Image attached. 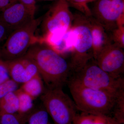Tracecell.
Masks as SVG:
<instances>
[{"label": "cell", "mask_w": 124, "mask_h": 124, "mask_svg": "<svg viewBox=\"0 0 124 124\" xmlns=\"http://www.w3.org/2000/svg\"><path fill=\"white\" fill-rule=\"evenodd\" d=\"M18 1V0H0V13Z\"/></svg>", "instance_id": "26"}, {"label": "cell", "mask_w": 124, "mask_h": 124, "mask_svg": "<svg viewBox=\"0 0 124 124\" xmlns=\"http://www.w3.org/2000/svg\"><path fill=\"white\" fill-rule=\"evenodd\" d=\"M41 100L55 124H72L77 108L74 101L62 88L47 89Z\"/></svg>", "instance_id": "6"}, {"label": "cell", "mask_w": 124, "mask_h": 124, "mask_svg": "<svg viewBox=\"0 0 124 124\" xmlns=\"http://www.w3.org/2000/svg\"><path fill=\"white\" fill-rule=\"evenodd\" d=\"M75 41L73 29L66 31L58 32L49 34L46 39L47 46L60 55L71 53Z\"/></svg>", "instance_id": "11"}, {"label": "cell", "mask_w": 124, "mask_h": 124, "mask_svg": "<svg viewBox=\"0 0 124 124\" xmlns=\"http://www.w3.org/2000/svg\"><path fill=\"white\" fill-rule=\"evenodd\" d=\"M92 16L110 32L124 25V0H95Z\"/></svg>", "instance_id": "7"}, {"label": "cell", "mask_w": 124, "mask_h": 124, "mask_svg": "<svg viewBox=\"0 0 124 124\" xmlns=\"http://www.w3.org/2000/svg\"><path fill=\"white\" fill-rule=\"evenodd\" d=\"M18 99L19 107L18 112L21 115H26L33 107V99L21 89L15 91Z\"/></svg>", "instance_id": "17"}, {"label": "cell", "mask_w": 124, "mask_h": 124, "mask_svg": "<svg viewBox=\"0 0 124 124\" xmlns=\"http://www.w3.org/2000/svg\"><path fill=\"white\" fill-rule=\"evenodd\" d=\"M23 57L35 64L48 89L62 88L67 82L72 71L70 63L46 45L34 44Z\"/></svg>", "instance_id": "1"}, {"label": "cell", "mask_w": 124, "mask_h": 124, "mask_svg": "<svg viewBox=\"0 0 124 124\" xmlns=\"http://www.w3.org/2000/svg\"><path fill=\"white\" fill-rule=\"evenodd\" d=\"M26 119V115L0 114V124H24Z\"/></svg>", "instance_id": "19"}, {"label": "cell", "mask_w": 124, "mask_h": 124, "mask_svg": "<svg viewBox=\"0 0 124 124\" xmlns=\"http://www.w3.org/2000/svg\"><path fill=\"white\" fill-rule=\"evenodd\" d=\"M70 7H72L85 16H92L91 9L88 6L90 2H94L95 0H66Z\"/></svg>", "instance_id": "18"}, {"label": "cell", "mask_w": 124, "mask_h": 124, "mask_svg": "<svg viewBox=\"0 0 124 124\" xmlns=\"http://www.w3.org/2000/svg\"><path fill=\"white\" fill-rule=\"evenodd\" d=\"M114 116L112 117L119 124L124 123V94L116 98L113 111Z\"/></svg>", "instance_id": "20"}, {"label": "cell", "mask_w": 124, "mask_h": 124, "mask_svg": "<svg viewBox=\"0 0 124 124\" xmlns=\"http://www.w3.org/2000/svg\"><path fill=\"white\" fill-rule=\"evenodd\" d=\"M112 42L124 48V25L120 26L110 32Z\"/></svg>", "instance_id": "22"}, {"label": "cell", "mask_w": 124, "mask_h": 124, "mask_svg": "<svg viewBox=\"0 0 124 124\" xmlns=\"http://www.w3.org/2000/svg\"><path fill=\"white\" fill-rule=\"evenodd\" d=\"M20 88L34 100L43 93L44 88L43 80L40 75H38L23 84Z\"/></svg>", "instance_id": "15"}, {"label": "cell", "mask_w": 124, "mask_h": 124, "mask_svg": "<svg viewBox=\"0 0 124 124\" xmlns=\"http://www.w3.org/2000/svg\"><path fill=\"white\" fill-rule=\"evenodd\" d=\"M18 84L12 79H9L0 84V100L9 93L17 89Z\"/></svg>", "instance_id": "23"}, {"label": "cell", "mask_w": 124, "mask_h": 124, "mask_svg": "<svg viewBox=\"0 0 124 124\" xmlns=\"http://www.w3.org/2000/svg\"><path fill=\"white\" fill-rule=\"evenodd\" d=\"M93 40L94 59L103 49L112 44L110 32L92 16H86Z\"/></svg>", "instance_id": "12"}, {"label": "cell", "mask_w": 124, "mask_h": 124, "mask_svg": "<svg viewBox=\"0 0 124 124\" xmlns=\"http://www.w3.org/2000/svg\"><path fill=\"white\" fill-rule=\"evenodd\" d=\"M12 31L0 19V43L4 40H6Z\"/></svg>", "instance_id": "24"}, {"label": "cell", "mask_w": 124, "mask_h": 124, "mask_svg": "<svg viewBox=\"0 0 124 124\" xmlns=\"http://www.w3.org/2000/svg\"><path fill=\"white\" fill-rule=\"evenodd\" d=\"M35 13L18 1L0 13V19L12 31L35 18Z\"/></svg>", "instance_id": "10"}, {"label": "cell", "mask_w": 124, "mask_h": 124, "mask_svg": "<svg viewBox=\"0 0 124 124\" xmlns=\"http://www.w3.org/2000/svg\"><path fill=\"white\" fill-rule=\"evenodd\" d=\"M72 124H119L111 116L84 113H76Z\"/></svg>", "instance_id": "14"}, {"label": "cell", "mask_w": 124, "mask_h": 124, "mask_svg": "<svg viewBox=\"0 0 124 124\" xmlns=\"http://www.w3.org/2000/svg\"><path fill=\"white\" fill-rule=\"evenodd\" d=\"M71 80L83 86L108 92L118 97L124 93V78H116L100 68L94 59L73 72Z\"/></svg>", "instance_id": "3"}, {"label": "cell", "mask_w": 124, "mask_h": 124, "mask_svg": "<svg viewBox=\"0 0 124 124\" xmlns=\"http://www.w3.org/2000/svg\"><path fill=\"white\" fill-rule=\"evenodd\" d=\"M66 0H58L52 6L42 18L43 34L70 29L74 15L70 10Z\"/></svg>", "instance_id": "8"}, {"label": "cell", "mask_w": 124, "mask_h": 124, "mask_svg": "<svg viewBox=\"0 0 124 124\" xmlns=\"http://www.w3.org/2000/svg\"><path fill=\"white\" fill-rule=\"evenodd\" d=\"M18 1L24 5L31 11L35 13L36 10V0H18Z\"/></svg>", "instance_id": "25"}, {"label": "cell", "mask_w": 124, "mask_h": 124, "mask_svg": "<svg viewBox=\"0 0 124 124\" xmlns=\"http://www.w3.org/2000/svg\"><path fill=\"white\" fill-rule=\"evenodd\" d=\"M101 69L116 78L123 77L124 72V51L115 44L103 49L94 59Z\"/></svg>", "instance_id": "9"}, {"label": "cell", "mask_w": 124, "mask_h": 124, "mask_svg": "<svg viewBox=\"0 0 124 124\" xmlns=\"http://www.w3.org/2000/svg\"><path fill=\"white\" fill-rule=\"evenodd\" d=\"M28 124H48V114L44 110L37 111L28 119Z\"/></svg>", "instance_id": "21"}, {"label": "cell", "mask_w": 124, "mask_h": 124, "mask_svg": "<svg viewBox=\"0 0 124 124\" xmlns=\"http://www.w3.org/2000/svg\"><path fill=\"white\" fill-rule=\"evenodd\" d=\"M42 18L34 19L23 26L13 31L0 49V58L9 60L23 57L30 47L38 42L36 31Z\"/></svg>", "instance_id": "5"}, {"label": "cell", "mask_w": 124, "mask_h": 124, "mask_svg": "<svg viewBox=\"0 0 124 124\" xmlns=\"http://www.w3.org/2000/svg\"><path fill=\"white\" fill-rule=\"evenodd\" d=\"M68 85L77 110L84 113L107 116L113 111L118 97L83 86L71 80Z\"/></svg>", "instance_id": "2"}, {"label": "cell", "mask_w": 124, "mask_h": 124, "mask_svg": "<svg viewBox=\"0 0 124 124\" xmlns=\"http://www.w3.org/2000/svg\"><path fill=\"white\" fill-rule=\"evenodd\" d=\"M75 41L70 63L72 71L76 72L93 58V40L86 16L79 13L74 15L71 27Z\"/></svg>", "instance_id": "4"}, {"label": "cell", "mask_w": 124, "mask_h": 124, "mask_svg": "<svg viewBox=\"0 0 124 124\" xmlns=\"http://www.w3.org/2000/svg\"><path fill=\"white\" fill-rule=\"evenodd\" d=\"M19 107L18 99L15 91L9 93L0 100V114L16 113Z\"/></svg>", "instance_id": "16"}, {"label": "cell", "mask_w": 124, "mask_h": 124, "mask_svg": "<svg viewBox=\"0 0 124 124\" xmlns=\"http://www.w3.org/2000/svg\"><path fill=\"white\" fill-rule=\"evenodd\" d=\"M4 61L10 77L16 83L23 84L31 79L26 71L23 57Z\"/></svg>", "instance_id": "13"}]
</instances>
